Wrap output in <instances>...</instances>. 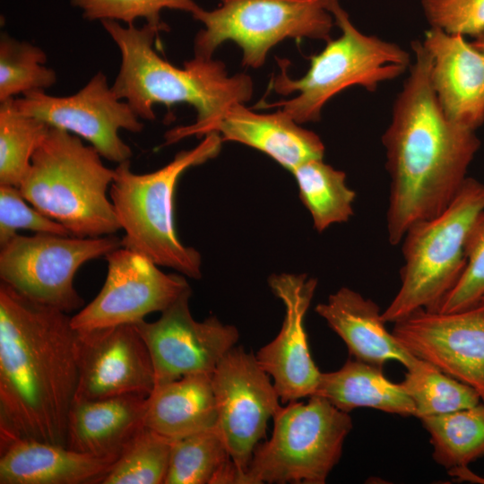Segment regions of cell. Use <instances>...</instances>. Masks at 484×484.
I'll return each instance as SVG.
<instances>
[{
  "label": "cell",
  "mask_w": 484,
  "mask_h": 484,
  "mask_svg": "<svg viewBox=\"0 0 484 484\" xmlns=\"http://www.w3.org/2000/svg\"><path fill=\"white\" fill-rule=\"evenodd\" d=\"M382 136L390 177L386 228L400 244L414 224L441 213L454 199L480 148L476 131L446 117L430 82L431 59L421 40Z\"/></svg>",
  "instance_id": "cell-1"
},
{
  "label": "cell",
  "mask_w": 484,
  "mask_h": 484,
  "mask_svg": "<svg viewBox=\"0 0 484 484\" xmlns=\"http://www.w3.org/2000/svg\"><path fill=\"white\" fill-rule=\"evenodd\" d=\"M272 419V436L255 446L245 484L325 483L352 428L349 413L312 395L281 406Z\"/></svg>",
  "instance_id": "cell-8"
},
{
  "label": "cell",
  "mask_w": 484,
  "mask_h": 484,
  "mask_svg": "<svg viewBox=\"0 0 484 484\" xmlns=\"http://www.w3.org/2000/svg\"><path fill=\"white\" fill-rule=\"evenodd\" d=\"M217 418L212 374L198 373L156 385L146 398L143 424L175 441L215 428Z\"/></svg>",
  "instance_id": "cell-23"
},
{
  "label": "cell",
  "mask_w": 484,
  "mask_h": 484,
  "mask_svg": "<svg viewBox=\"0 0 484 484\" xmlns=\"http://www.w3.org/2000/svg\"><path fill=\"white\" fill-rule=\"evenodd\" d=\"M46 53L38 46L7 33L0 37V102L31 91H46L56 73L46 66Z\"/></svg>",
  "instance_id": "cell-31"
},
{
  "label": "cell",
  "mask_w": 484,
  "mask_h": 484,
  "mask_svg": "<svg viewBox=\"0 0 484 484\" xmlns=\"http://www.w3.org/2000/svg\"><path fill=\"white\" fill-rule=\"evenodd\" d=\"M243 484L217 428L173 441L164 484Z\"/></svg>",
  "instance_id": "cell-25"
},
{
  "label": "cell",
  "mask_w": 484,
  "mask_h": 484,
  "mask_svg": "<svg viewBox=\"0 0 484 484\" xmlns=\"http://www.w3.org/2000/svg\"><path fill=\"white\" fill-rule=\"evenodd\" d=\"M116 43L121 65L112 88L125 100L140 119L154 120L153 106L169 108L179 103L193 106L196 120L189 125L177 126L165 135V145L189 136L202 137L230 107L248 101L253 82L245 73L229 75L220 61L194 56L177 67L161 58L153 48L159 32L169 26L145 23L123 26L119 22H100Z\"/></svg>",
  "instance_id": "cell-3"
},
{
  "label": "cell",
  "mask_w": 484,
  "mask_h": 484,
  "mask_svg": "<svg viewBox=\"0 0 484 484\" xmlns=\"http://www.w3.org/2000/svg\"><path fill=\"white\" fill-rule=\"evenodd\" d=\"M13 104L21 112L87 141L101 157L117 163L129 160L133 155L119 131L137 134L143 129L140 118L117 97L102 72L73 95L31 91L14 98Z\"/></svg>",
  "instance_id": "cell-11"
},
{
  "label": "cell",
  "mask_w": 484,
  "mask_h": 484,
  "mask_svg": "<svg viewBox=\"0 0 484 484\" xmlns=\"http://www.w3.org/2000/svg\"><path fill=\"white\" fill-rule=\"evenodd\" d=\"M448 474L459 481L484 484V477L476 474L470 470L468 466H461L450 469L448 470Z\"/></svg>",
  "instance_id": "cell-36"
},
{
  "label": "cell",
  "mask_w": 484,
  "mask_h": 484,
  "mask_svg": "<svg viewBox=\"0 0 484 484\" xmlns=\"http://www.w3.org/2000/svg\"><path fill=\"white\" fill-rule=\"evenodd\" d=\"M146 398L125 394L99 400L74 399L68 417L66 447L117 460L144 427Z\"/></svg>",
  "instance_id": "cell-22"
},
{
  "label": "cell",
  "mask_w": 484,
  "mask_h": 484,
  "mask_svg": "<svg viewBox=\"0 0 484 484\" xmlns=\"http://www.w3.org/2000/svg\"><path fill=\"white\" fill-rule=\"evenodd\" d=\"M430 82L448 119L476 131L484 123V56L464 36L436 28L425 33Z\"/></svg>",
  "instance_id": "cell-18"
},
{
  "label": "cell",
  "mask_w": 484,
  "mask_h": 484,
  "mask_svg": "<svg viewBox=\"0 0 484 484\" xmlns=\"http://www.w3.org/2000/svg\"><path fill=\"white\" fill-rule=\"evenodd\" d=\"M13 99L0 102V185L19 188L50 126L17 109Z\"/></svg>",
  "instance_id": "cell-29"
},
{
  "label": "cell",
  "mask_w": 484,
  "mask_h": 484,
  "mask_svg": "<svg viewBox=\"0 0 484 484\" xmlns=\"http://www.w3.org/2000/svg\"><path fill=\"white\" fill-rule=\"evenodd\" d=\"M430 436L433 459L450 470L484 456V402L448 413L420 418Z\"/></svg>",
  "instance_id": "cell-27"
},
{
  "label": "cell",
  "mask_w": 484,
  "mask_h": 484,
  "mask_svg": "<svg viewBox=\"0 0 484 484\" xmlns=\"http://www.w3.org/2000/svg\"><path fill=\"white\" fill-rule=\"evenodd\" d=\"M116 460L30 438L0 442V484H99Z\"/></svg>",
  "instance_id": "cell-20"
},
{
  "label": "cell",
  "mask_w": 484,
  "mask_h": 484,
  "mask_svg": "<svg viewBox=\"0 0 484 484\" xmlns=\"http://www.w3.org/2000/svg\"><path fill=\"white\" fill-rule=\"evenodd\" d=\"M108 274L93 300L71 318L75 330L135 324L162 312L190 289L178 274L165 273L148 257L119 247L105 256Z\"/></svg>",
  "instance_id": "cell-13"
},
{
  "label": "cell",
  "mask_w": 484,
  "mask_h": 484,
  "mask_svg": "<svg viewBox=\"0 0 484 484\" xmlns=\"http://www.w3.org/2000/svg\"><path fill=\"white\" fill-rule=\"evenodd\" d=\"M314 395L324 397L348 413L365 407L415 416L413 402L400 383L386 378L381 367L358 359H348L338 370L321 373Z\"/></svg>",
  "instance_id": "cell-24"
},
{
  "label": "cell",
  "mask_w": 484,
  "mask_h": 484,
  "mask_svg": "<svg viewBox=\"0 0 484 484\" xmlns=\"http://www.w3.org/2000/svg\"><path fill=\"white\" fill-rule=\"evenodd\" d=\"M25 201L18 187L0 185V246L7 244L20 229L71 236L62 224L29 206Z\"/></svg>",
  "instance_id": "cell-34"
},
{
  "label": "cell",
  "mask_w": 484,
  "mask_h": 484,
  "mask_svg": "<svg viewBox=\"0 0 484 484\" xmlns=\"http://www.w3.org/2000/svg\"><path fill=\"white\" fill-rule=\"evenodd\" d=\"M465 267L436 311L451 313L478 305L484 295V211L471 224L464 244Z\"/></svg>",
  "instance_id": "cell-32"
},
{
  "label": "cell",
  "mask_w": 484,
  "mask_h": 484,
  "mask_svg": "<svg viewBox=\"0 0 484 484\" xmlns=\"http://www.w3.org/2000/svg\"><path fill=\"white\" fill-rule=\"evenodd\" d=\"M217 425L229 454L243 476L254 450L265 436L267 422L281 407L269 375L255 355L233 347L212 374Z\"/></svg>",
  "instance_id": "cell-12"
},
{
  "label": "cell",
  "mask_w": 484,
  "mask_h": 484,
  "mask_svg": "<svg viewBox=\"0 0 484 484\" xmlns=\"http://www.w3.org/2000/svg\"><path fill=\"white\" fill-rule=\"evenodd\" d=\"M471 44L484 56V31L475 37Z\"/></svg>",
  "instance_id": "cell-37"
},
{
  "label": "cell",
  "mask_w": 484,
  "mask_h": 484,
  "mask_svg": "<svg viewBox=\"0 0 484 484\" xmlns=\"http://www.w3.org/2000/svg\"><path fill=\"white\" fill-rule=\"evenodd\" d=\"M430 28L473 36L484 31V0H421Z\"/></svg>",
  "instance_id": "cell-35"
},
{
  "label": "cell",
  "mask_w": 484,
  "mask_h": 484,
  "mask_svg": "<svg viewBox=\"0 0 484 484\" xmlns=\"http://www.w3.org/2000/svg\"><path fill=\"white\" fill-rule=\"evenodd\" d=\"M194 148L180 151L162 168L145 174L131 170L130 160L118 163L109 196L125 235L123 247L148 257L157 265L200 279L201 255L184 246L174 225V194L188 169L214 158L222 140L210 133Z\"/></svg>",
  "instance_id": "cell-5"
},
{
  "label": "cell",
  "mask_w": 484,
  "mask_h": 484,
  "mask_svg": "<svg viewBox=\"0 0 484 484\" xmlns=\"http://www.w3.org/2000/svg\"><path fill=\"white\" fill-rule=\"evenodd\" d=\"M173 440L143 427L125 445L99 484H164Z\"/></svg>",
  "instance_id": "cell-30"
},
{
  "label": "cell",
  "mask_w": 484,
  "mask_h": 484,
  "mask_svg": "<svg viewBox=\"0 0 484 484\" xmlns=\"http://www.w3.org/2000/svg\"><path fill=\"white\" fill-rule=\"evenodd\" d=\"M393 334L415 358L473 387L484 402V305L457 312L419 309Z\"/></svg>",
  "instance_id": "cell-14"
},
{
  "label": "cell",
  "mask_w": 484,
  "mask_h": 484,
  "mask_svg": "<svg viewBox=\"0 0 484 484\" xmlns=\"http://www.w3.org/2000/svg\"><path fill=\"white\" fill-rule=\"evenodd\" d=\"M269 286L285 307L277 336L255 354L272 378L281 402H290L315 394L321 373L310 355L304 326L317 280L307 274L281 273L269 278Z\"/></svg>",
  "instance_id": "cell-17"
},
{
  "label": "cell",
  "mask_w": 484,
  "mask_h": 484,
  "mask_svg": "<svg viewBox=\"0 0 484 484\" xmlns=\"http://www.w3.org/2000/svg\"><path fill=\"white\" fill-rule=\"evenodd\" d=\"M121 246V238L115 235L17 234L1 246V281L33 300L69 314L82 308L84 303L73 286L78 269Z\"/></svg>",
  "instance_id": "cell-10"
},
{
  "label": "cell",
  "mask_w": 484,
  "mask_h": 484,
  "mask_svg": "<svg viewBox=\"0 0 484 484\" xmlns=\"http://www.w3.org/2000/svg\"><path fill=\"white\" fill-rule=\"evenodd\" d=\"M115 169L82 138L51 127L35 151L19 189L27 202L73 237L99 238L121 229L107 195Z\"/></svg>",
  "instance_id": "cell-4"
},
{
  "label": "cell",
  "mask_w": 484,
  "mask_h": 484,
  "mask_svg": "<svg viewBox=\"0 0 484 484\" xmlns=\"http://www.w3.org/2000/svg\"><path fill=\"white\" fill-rule=\"evenodd\" d=\"M78 385L74 399L148 396L155 387L149 349L135 324L76 330Z\"/></svg>",
  "instance_id": "cell-16"
},
{
  "label": "cell",
  "mask_w": 484,
  "mask_h": 484,
  "mask_svg": "<svg viewBox=\"0 0 484 484\" xmlns=\"http://www.w3.org/2000/svg\"><path fill=\"white\" fill-rule=\"evenodd\" d=\"M72 316L0 283V442L66 446L78 385Z\"/></svg>",
  "instance_id": "cell-2"
},
{
  "label": "cell",
  "mask_w": 484,
  "mask_h": 484,
  "mask_svg": "<svg viewBox=\"0 0 484 484\" xmlns=\"http://www.w3.org/2000/svg\"><path fill=\"white\" fill-rule=\"evenodd\" d=\"M291 173L300 200L310 212L318 232L333 224L346 222L353 215L356 193L347 186L343 171L318 159L301 164Z\"/></svg>",
  "instance_id": "cell-26"
},
{
  "label": "cell",
  "mask_w": 484,
  "mask_h": 484,
  "mask_svg": "<svg viewBox=\"0 0 484 484\" xmlns=\"http://www.w3.org/2000/svg\"><path fill=\"white\" fill-rule=\"evenodd\" d=\"M409 394L419 419L470 408L481 401L471 386L418 359L400 383Z\"/></svg>",
  "instance_id": "cell-28"
},
{
  "label": "cell",
  "mask_w": 484,
  "mask_h": 484,
  "mask_svg": "<svg viewBox=\"0 0 484 484\" xmlns=\"http://www.w3.org/2000/svg\"><path fill=\"white\" fill-rule=\"evenodd\" d=\"M327 8L341 35L326 41L324 49L310 57L307 72L298 79L287 73L286 61L280 60L281 73L273 90L290 99L272 104L259 103L256 108H279L298 124L316 122L324 105L351 86L375 91L380 83L396 79L409 70L411 58L399 45L358 30L339 0H327Z\"/></svg>",
  "instance_id": "cell-6"
},
{
  "label": "cell",
  "mask_w": 484,
  "mask_h": 484,
  "mask_svg": "<svg viewBox=\"0 0 484 484\" xmlns=\"http://www.w3.org/2000/svg\"><path fill=\"white\" fill-rule=\"evenodd\" d=\"M315 312L355 359L381 367L385 362L397 361L406 369L418 359L386 329L377 304L351 289H339L326 302L318 304Z\"/></svg>",
  "instance_id": "cell-21"
},
{
  "label": "cell",
  "mask_w": 484,
  "mask_h": 484,
  "mask_svg": "<svg viewBox=\"0 0 484 484\" xmlns=\"http://www.w3.org/2000/svg\"><path fill=\"white\" fill-rule=\"evenodd\" d=\"M192 16L203 24L194 38V56L212 58L225 41L242 50V64L259 68L268 52L285 39L328 41L335 24L327 0H219Z\"/></svg>",
  "instance_id": "cell-9"
},
{
  "label": "cell",
  "mask_w": 484,
  "mask_h": 484,
  "mask_svg": "<svg viewBox=\"0 0 484 484\" xmlns=\"http://www.w3.org/2000/svg\"><path fill=\"white\" fill-rule=\"evenodd\" d=\"M89 21L112 20L126 25L143 18L147 23L162 24L160 12L179 10L194 14L201 7L194 0H71Z\"/></svg>",
  "instance_id": "cell-33"
},
{
  "label": "cell",
  "mask_w": 484,
  "mask_h": 484,
  "mask_svg": "<svg viewBox=\"0 0 484 484\" xmlns=\"http://www.w3.org/2000/svg\"><path fill=\"white\" fill-rule=\"evenodd\" d=\"M285 111L260 114L245 103L230 107L206 131L222 142H237L256 149L292 172L301 164L323 159L324 145L314 132L299 125Z\"/></svg>",
  "instance_id": "cell-19"
},
{
  "label": "cell",
  "mask_w": 484,
  "mask_h": 484,
  "mask_svg": "<svg viewBox=\"0 0 484 484\" xmlns=\"http://www.w3.org/2000/svg\"><path fill=\"white\" fill-rule=\"evenodd\" d=\"M480 303H482V304L484 305V295H483V297L481 298Z\"/></svg>",
  "instance_id": "cell-38"
},
{
  "label": "cell",
  "mask_w": 484,
  "mask_h": 484,
  "mask_svg": "<svg viewBox=\"0 0 484 484\" xmlns=\"http://www.w3.org/2000/svg\"><path fill=\"white\" fill-rule=\"evenodd\" d=\"M191 288L154 322L135 324L153 363L155 386L198 373L212 374L238 340L237 328L215 316L198 322L189 309Z\"/></svg>",
  "instance_id": "cell-15"
},
{
  "label": "cell",
  "mask_w": 484,
  "mask_h": 484,
  "mask_svg": "<svg viewBox=\"0 0 484 484\" xmlns=\"http://www.w3.org/2000/svg\"><path fill=\"white\" fill-rule=\"evenodd\" d=\"M482 211L484 183L467 177L441 213L407 230L402 240L401 285L382 312L385 323H395L419 309L436 310L463 272L466 237Z\"/></svg>",
  "instance_id": "cell-7"
}]
</instances>
